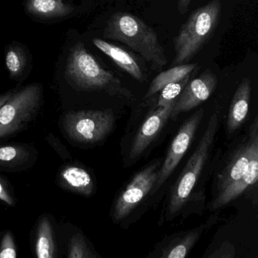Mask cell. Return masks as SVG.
<instances>
[{
    "instance_id": "cell-1",
    "label": "cell",
    "mask_w": 258,
    "mask_h": 258,
    "mask_svg": "<svg viewBox=\"0 0 258 258\" xmlns=\"http://www.w3.org/2000/svg\"><path fill=\"white\" fill-rule=\"evenodd\" d=\"M103 37L123 43L150 63L155 70L167 64L164 47L156 31L131 13L118 12L111 15L104 29Z\"/></svg>"
},
{
    "instance_id": "cell-2",
    "label": "cell",
    "mask_w": 258,
    "mask_h": 258,
    "mask_svg": "<svg viewBox=\"0 0 258 258\" xmlns=\"http://www.w3.org/2000/svg\"><path fill=\"white\" fill-rule=\"evenodd\" d=\"M64 74L68 81L78 90L104 91L126 99L134 96L114 73L99 64L82 43H77L71 49Z\"/></svg>"
},
{
    "instance_id": "cell-3",
    "label": "cell",
    "mask_w": 258,
    "mask_h": 258,
    "mask_svg": "<svg viewBox=\"0 0 258 258\" xmlns=\"http://www.w3.org/2000/svg\"><path fill=\"white\" fill-rule=\"evenodd\" d=\"M222 6L221 0H211L190 14L173 40L170 67L189 62L209 41L220 22Z\"/></svg>"
},
{
    "instance_id": "cell-4",
    "label": "cell",
    "mask_w": 258,
    "mask_h": 258,
    "mask_svg": "<svg viewBox=\"0 0 258 258\" xmlns=\"http://www.w3.org/2000/svg\"><path fill=\"white\" fill-rule=\"evenodd\" d=\"M218 126L219 113L215 111L210 117L208 126L196 150L170 190L167 220L174 219L191 199L211 155Z\"/></svg>"
},
{
    "instance_id": "cell-5",
    "label": "cell",
    "mask_w": 258,
    "mask_h": 258,
    "mask_svg": "<svg viewBox=\"0 0 258 258\" xmlns=\"http://www.w3.org/2000/svg\"><path fill=\"white\" fill-rule=\"evenodd\" d=\"M111 110L71 111L63 117V128L68 137L78 143L93 144L108 137L115 126Z\"/></svg>"
},
{
    "instance_id": "cell-6",
    "label": "cell",
    "mask_w": 258,
    "mask_h": 258,
    "mask_svg": "<svg viewBox=\"0 0 258 258\" xmlns=\"http://www.w3.org/2000/svg\"><path fill=\"white\" fill-rule=\"evenodd\" d=\"M42 98L38 84L27 86L0 108V140L13 135L25 127L37 112Z\"/></svg>"
},
{
    "instance_id": "cell-7",
    "label": "cell",
    "mask_w": 258,
    "mask_h": 258,
    "mask_svg": "<svg viewBox=\"0 0 258 258\" xmlns=\"http://www.w3.org/2000/svg\"><path fill=\"white\" fill-rule=\"evenodd\" d=\"M160 163L154 162L133 178L114 204L113 219L119 222L127 217L152 191L158 179Z\"/></svg>"
},
{
    "instance_id": "cell-8",
    "label": "cell",
    "mask_w": 258,
    "mask_h": 258,
    "mask_svg": "<svg viewBox=\"0 0 258 258\" xmlns=\"http://www.w3.org/2000/svg\"><path fill=\"white\" fill-rule=\"evenodd\" d=\"M258 147V119L255 117L249 128L247 138L235 148L221 173L217 176L214 196L222 192L243 177L248 168L252 152Z\"/></svg>"
},
{
    "instance_id": "cell-9",
    "label": "cell",
    "mask_w": 258,
    "mask_h": 258,
    "mask_svg": "<svg viewBox=\"0 0 258 258\" xmlns=\"http://www.w3.org/2000/svg\"><path fill=\"white\" fill-rule=\"evenodd\" d=\"M205 110L203 108L198 110L184 122L178 131L169 148L167 156L162 165L160 167L158 179L152 189L153 192L157 191V190L170 177V175L174 171L183 158L184 155L186 153L203 118Z\"/></svg>"
},
{
    "instance_id": "cell-10",
    "label": "cell",
    "mask_w": 258,
    "mask_h": 258,
    "mask_svg": "<svg viewBox=\"0 0 258 258\" xmlns=\"http://www.w3.org/2000/svg\"><path fill=\"white\" fill-rule=\"evenodd\" d=\"M218 84V78L211 69H208L198 78L189 81L175 102L171 117L191 111L211 97Z\"/></svg>"
},
{
    "instance_id": "cell-11",
    "label": "cell",
    "mask_w": 258,
    "mask_h": 258,
    "mask_svg": "<svg viewBox=\"0 0 258 258\" xmlns=\"http://www.w3.org/2000/svg\"><path fill=\"white\" fill-rule=\"evenodd\" d=\"M173 106L174 105L158 107L156 110L149 114L133 141L129 154L131 161H135L140 158L151 143L158 137L164 124L171 117Z\"/></svg>"
},
{
    "instance_id": "cell-12",
    "label": "cell",
    "mask_w": 258,
    "mask_h": 258,
    "mask_svg": "<svg viewBox=\"0 0 258 258\" xmlns=\"http://www.w3.org/2000/svg\"><path fill=\"white\" fill-rule=\"evenodd\" d=\"M93 43L131 78L140 83L147 81L148 72L146 66L134 54L102 39L94 38Z\"/></svg>"
},
{
    "instance_id": "cell-13",
    "label": "cell",
    "mask_w": 258,
    "mask_h": 258,
    "mask_svg": "<svg viewBox=\"0 0 258 258\" xmlns=\"http://www.w3.org/2000/svg\"><path fill=\"white\" fill-rule=\"evenodd\" d=\"M258 179V147L254 149L250 156L248 168L244 176L234 182L230 186L223 190L217 196H213L210 202V211H217L239 197L246 190L257 182Z\"/></svg>"
},
{
    "instance_id": "cell-14",
    "label": "cell",
    "mask_w": 258,
    "mask_h": 258,
    "mask_svg": "<svg viewBox=\"0 0 258 258\" xmlns=\"http://www.w3.org/2000/svg\"><path fill=\"white\" fill-rule=\"evenodd\" d=\"M209 225L210 223L208 222L195 229L168 237L167 240L163 242L158 256L161 258H185L196 245L205 229L209 227Z\"/></svg>"
},
{
    "instance_id": "cell-15",
    "label": "cell",
    "mask_w": 258,
    "mask_h": 258,
    "mask_svg": "<svg viewBox=\"0 0 258 258\" xmlns=\"http://www.w3.org/2000/svg\"><path fill=\"white\" fill-rule=\"evenodd\" d=\"M251 84L248 78H244L237 87L228 113L226 127L229 134L241 127L248 114Z\"/></svg>"
},
{
    "instance_id": "cell-16",
    "label": "cell",
    "mask_w": 258,
    "mask_h": 258,
    "mask_svg": "<svg viewBox=\"0 0 258 258\" xmlns=\"http://www.w3.org/2000/svg\"><path fill=\"white\" fill-rule=\"evenodd\" d=\"M58 181L63 188L81 196H90L94 191V180L91 175L79 166L62 167L58 173Z\"/></svg>"
},
{
    "instance_id": "cell-17",
    "label": "cell",
    "mask_w": 258,
    "mask_h": 258,
    "mask_svg": "<svg viewBox=\"0 0 258 258\" xmlns=\"http://www.w3.org/2000/svg\"><path fill=\"white\" fill-rule=\"evenodd\" d=\"M25 9L28 14L42 19L66 17L74 11L64 0H27Z\"/></svg>"
},
{
    "instance_id": "cell-18",
    "label": "cell",
    "mask_w": 258,
    "mask_h": 258,
    "mask_svg": "<svg viewBox=\"0 0 258 258\" xmlns=\"http://www.w3.org/2000/svg\"><path fill=\"white\" fill-rule=\"evenodd\" d=\"M198 67H199L198 64L187 63V64H181V66L170 67L168 70L161 72L159 75H157L151 83L149 90L145 96V99L150 98L155 93L161 91L167 84L179 81L185 77L191 75L194 71L198 69Z\"/></svg>"
},
{
    "instance_id": "cell-19",
    "label": "cell",
    "mask_w": 258,
    "mask_h": 258,
    "mask_svg": "<svg viewBox=\"0 0 258 258\" xmlns=\"http://www.w3.org/2000/svg\"><path fill=\"white\" fill-rule=\"evenodd\" d=\"M36 256L38 258H54L56 247L52 225L47 217H42L37 228L35 243Z\"/></svg>"
},
{
    "instance_id": "cell-20",
    "label": "cell",
    "mask_w": 258,
    "mask_h": 258,
    "mask_svg": "<svg viewBox=\"0 0 258 258\" xmlns=\"http://www.w3.org/2000/svg\"><path fill=\"white\" fill-rule=\"evenodd\" d=\"M29 151L19 145L0 146V167H16L29 159Z\"/></svg>"
},
{
    "instance_id": "cell-21",
    "label": "cell",
    "mask_w": 258,
    "mask_h": 258,
    "mask_svg": "<svg viewBox=\"0 0 258 258\" xmlns=\"http://www.w3.org/2000/svg\"><path fill=\"white\" fill-rule=\"evenodd\" d=\"M191 75L185 77L179 81L170 83L161 90L158 100V107H167L174 105L181 92L190 81Z\"/></svg>"
},
{
    "instance_id": "cell-22",
    "label": "cell",
    "mask_w": 258,
    "mask_h": 258,
    "mask_svg": "<svg viewBox=\"0 0 258 258\" xmlns=\"http://www.w3.org/2000/svg\"><path fill=\"white\" fill-rule=\"evenodd\" d=\"M6 66L13 78H19L26 66V55L19 47H11L8 49L5 57Z\"/></svg>"
},
{
    "instance_id": "cell-23",
    "label": "cell",
    "mask_w": 258,
    "mask_h": 258,
    "mask_svg": "<svg viewBox=\"0 0 258 258\" xmlns=\"http://www.w3.org/2000/svg\"><path fill=\"white\" fill-rule=\"evenodd\" d=\"M68 256L69 258H94L97 256L89 247L84 235L77 233L71 239Z\"/></svg>"
},
{
    "instance_id": "cell-24",
    "label": "cell",
    "mask_w": 258,
    "mask_h": 258,
    "mask_svg": "<svg viewBox=\"0 0 258 258\" xmlns=\"http://www.w3.org/2000/svg\"><path fill=\"white\" fill-rule=\"evenodd\" d=\"M17 257V250L14 237L11 232H7L0 244V258Z\"/></svg>"
},
{
    "instance_id": "cell-25",
    "label": "cell",
    "mask_w": 258,
    "mask_h": 258,
    "mask_svg": "<svg viewBox=\"0 0 258 258\" xmlns=\"http://www.w3.org/2000/svg\"><path fill=\"white\" fill-rule=\"evenodd\" d=\"M0 200L11 206L15 205L14 198L12 196L10 190L7 188V185L4 183V181L1 180V179H0Z\"/></svg>"
},
{
    "instance_id": "cell-26",
    "label": "cell",
    "mask_w": 258,
    "mask_h": 258,
    "mask_svg": "<svg viewBox=\"0 0 258 258\" xmlns=\"http://www.w3.org/2000/svg\"><path fill=\"white\" fill-rule=\"evenodd\" d=\"M192 0H177V10L179 14L184 15L189 8Z\"/></svg>"
},
{
    "instance_id": "cell-27",
    "label": "cell",
    "mask_w": 258,
    "mask_h": 258,
    "mask_svg": "<svg viewBox=\"0 0 258 258\" xmlns=\"http://www.w3.org/2000/svg\"><path fill=\"white\" fill-rule=\"evenodd\" d=\"M13 92H9V93H4V94L0 95V108L3 106L4 103L11 97L13 95Z\"/></svg>"
}]
</instances>
